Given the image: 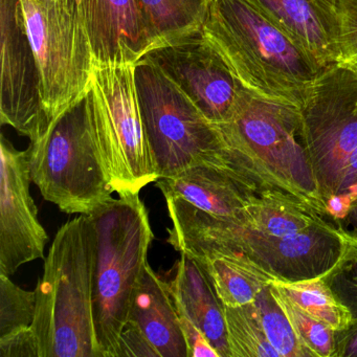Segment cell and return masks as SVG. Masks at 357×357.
<instances>
[{"mask_svg": "<svg viewBox=\"0 0 357 357\" xmlns=\"http://www.w3.org/2000/svg\"><path fill=\"white\" fill-rule=\"evenodd\" d=\"M0 119L31 142L50 128L20 0H0Z\"/></svg>", "mask_w": 357, "mask_h": 357, "instance_id": "cell-11", "label": "cell"}, {"mask_svg": "<svg viewBox=\"0 0 357 357\" xmlns=\"http://www.w3.org/2000/svg\"><path fill=\"white\" fill-rule=\"evenodd\" d=\"M188 347V357H220L206 334L187 317L178 313Z\"/></svg>", "mask_w": 357, "mask_h": 357, "instance_id": "cell-31", "label": "cell"}, {"mask_svg": "<svg viewBox=\"0 0 357 357\" xmlns=\"http://www.w3.org/2000/svg\"><path fill=\"white\" fill-rule=\"evenodd\" d=\"M338 64L357 75V0H336Z\"/></svg>", "mask_w": 357, "mask_h": 357, "instance_id": "cell-28", "label": "cell"}, {"mask_svg": "<svg viewBox=\"0 0 357 357\" xmlns=\"http://www.w3.org/2000/svg\"><path fill=\"white\" fill-rule=\"evenodd\" d=\"M273 285L305 312L323 321L335 332L344 331L353 324L348 309L336 298L323 277L300 281L278 280Z\"/></svg>", "mask_w": 357, "mask_h": 357, "instance_id": "cell-22", "label": "cell"}, {"mask_svg": "<svg viewBox=\"0 0 357 357\" xmlns=\"http://www.w3.org/2000/svg\"><path fill=\"white\" fill-rule=\"evenodd\" d=\"M0 357H39V347L32 327L0 337Z\"/></svg>", "mask_w": 357, "mask_h": 357, "instance_id": "cell-30", "label": "cell"}, {"mask_svg": "<svg viewBox=\"0 0 357 357\" xmlns=\"http://www.w3.org/2000/svg\"><path fill=\"white\" fill-rule=\"evenodd\" d=\"M87 107L110 185L139 194L158 179L144 124L133 64L95 63Z\"/></svg>", "mask_w": 357, "mask_h": 357, "instance_id": "cell-6", "label": "cell"}, {"mask_svg": "<svg viewBox=\"0 0 357 357\" xmlns=\"http://www.w3.org/2000/svg\"><path fill=\"white\" fill-rule=\"evenodd\" d=\"M336 298L357 321V237L342 229V250L332 268L323 275Z\"/></svg>", "mask_w": 357, "mask_h": 357, "instance_id": "cell-26", "label": "cell"}, {"mask_svg": "<svg viewBox=\"0 0 357 357\" xmlns=\"http://www.w3.org/2000/svg\"><path fill=\"white\" fill-rule=\"evenodd\" d=\"M20 3L51 126L89 93L95 58L80 16L56 0H20Z\"/></svg>", "mask_w": 357, "mask_h": 357, "instance_id": "cell-8", "label": "cell"}, {"mask_svg": "<svg viewBox=\"0 0 357 357\" xmlns=\"http://www.w3.org/2000/svg\"><path fill=\"white\" fill-rule=\"evenodd\" d=\"M340 227L357 237V202L353 204L346 218L340 222Z\"/></svg>", "mask_w": 357, "mask_h": 357, "instance_id": "cell-35", "label": "cell"}, {"mask_svg": "<svg viewBox=\"0 0 357 357\" xmlns=\"http://www.w3.org/2000/svg\"><path fill=\"white\" fill-rule=\"evenodd\" d=\"M353 204L354 200L348 193L335 194L326 202V212L333 220L340 225L350 212Z\"/></svg>", "mask_w": 357, "mask_h": 357, "instance_id": "cell-33", "label": "cell"}, {"mask_svg": "<svg viewBox=\"0 0 357 357\" xmlns=\"http://www.w3.org/2000/svg\"><path fill=\"white\" fill-rule=\"evenodd\" d=\"M28 152L32 183L61 212L91 215L114 198L86 96L31 142Z\"/></svg>", "mask_w": 357, "mask_h": 357, "instance_id": "cell-5", "label": "cell"}, {"mask_svg": "<svg viewBox=\"0 0 357 357\" xmlns=\"http://www.w3.org/2000/svg\"><path fill=\"white\" fill-rule=\"evenodd\" d=\"M223 150V149H222ZM165 198H179L213 216L241 222L245 206L258 190L225 160L222 151L172 176L155 181Z\"/></svg>", "mask_w": 357, "mask_h": 357, "instance_id": "cell-14", "label": "cell"}, {"mask_svg": "<svg viewBox=\"0 0 357 357\" xmlns=\"http://www.w3.org/2000/svg\"><path fill=\"white\" fill-rule=\"evenodd\" d=\"M36 290L22 289L9 275H0V337L32 327Z\"/></svg>", "mask_w": 357, "mask_h": 357, "instance_id": "cell-27", "label": "cell"}, {"mask_svg": "<svg viewBox=\"0 0 357 357\" xmlns=\"http://www.w3.org/2000/svg\"><path fill=\"white\" fill-rule=\"evenodd\" d=\"M338 193H348L354 202H357V149L347 164Z\"/></svg>", "mask_w": 357, "mask_h": 357, "instance_id": "cell-34", "label": "cell"}, {"mask_svg": "<svg viewBox=\"0 0 357 357\" xmlns=\"http://www.w3.org/2000/svg\"><path fill=\"white\" fill-rule=\"evenodd\" d=\"M0 151V275L11 277L22 265L45 258L49 236L30 193L28 149H16L3 135Z\"/></svg>", "mask_w": 357, "mask_h": 357, "instance_id": "cell-12", "label": "cell"}, {"mask_svg": "<svg viewBox=\"0 0 357 357\" xmlns=\"http://www.w3.org/2000/svg\"><path fill=\"white\" fill-rule=\"evenodd\" d=\"M335 223L331 217L294 196L267 192L245 206L239 225L255 235L280 238Z\"/></svg>", "mask_w": 357, "mask_h": 357, "instance_id": "cell-20", "label": "cell"}, {"mask_svg": "<svg viewBox=\"0 0 357 357\" xmlns=\"http://www.w3.org/2000/svg\"><path fill=\"white\" fill-rule=\"evenodd\" d=\"M143 58L155 64L214 125L231 118L248 91L202 28L160 43Z\"/></svg>", "mask_w": 357, "mask_h": 357, "instance_id": "cell-10", "label": "cell"}, {"mask_svg": "<svg viewBox=\"0 0 357 357\" xmlns=\"http://www.w3.org/2000/svg\"><path fill=\"white\" fill-rule=\"evenodd\" d=\"M231 357H280L267 340L254 304L225 306Z\"/></svg>", "mask_w": 357, "mask_h": 357, "instance_id": "cell-23", "label": "cell"}, {"mask_svg": "<svg viewBox=\"0 0 357 357\" xmlns=\"http://www.w3.org/2000/svg\"><path fill=\"white\" fill-rule=\"evenodd\" d=\"M271 292L289 321L301 344L311 357H334L335 331L305 312L273 284H271Z\"/></svg>", "mask_w": 357, "mask_h": 357, "instance_id": "cell-24", "label": "cell"}, {"mask_svg": "<svg viewBox=\"0 0 357 357\" xmlns=\"http://www.w3.org/2000/svg\"><path fill=\"white\" fill-rule=\"evenodd\" d=\"M250 93L301 108L321 68L248 0H210L202 26Z\"/></svg>", "mask_w": 357, "mask_h": 357, "instance_id": "cell-1", "label": "cell"}, {"mask_svg": "<svg viewBox=\"0 0 357 357\" xmlns=\"http://www.w3.org/2000/svg\"><path fill=\"white\" fill-rule=\"evenodd\" d=\"M334 357H357V321L348 329L335 332Z\"/></svg>", "mask_w": 357, "mask_h": 357, "instance_id": "cell-32", "label": "cell"}, {"mask_svg": "<svg viewBox=\"0 0 357 357\" xmlns=\"http://www.w3.org/2000/svg\"><path fill=\"white\" fill-rule=\"evenodd\" d=\"M135 82L158 178L222 151L216 125L155 64L142 58L135 64Z\"/></svg>", "mask_w": 357, "mask_h": 357, "instance_id": "cell-7", "label": "cell"}, {"mask_svg": "<svg viewBox=\"0 0 357 357\" xmlns=\"http://www.w3.org/2000/svg\"><path fill=\"white\" fill-rule=\"evenodd\" d=\"M227 239L279 280L300 281L323 277L342 250L340 225L315 227L287 237L255 235L235 222L225 225Z\"/></svg>", "mask_w": 357, "mask_h": 357, "instance_id": "cell-13", "label": "cell"}, {"mask_svg": "<svg viewBox=\"0 0 357 357\" xmlns=\"http://www.w3.org/2000/svg\"><path fill=\"white\" fill-rule=\"evenodd\" d=\"M208 1L137 0L158 45L202 28Z\"/></svg>", "mask_w": 357, "mask_h": 357, "instance_id": "cell-21", "label": "cell"}, {"mask_svg": "<svg viewBox=\"0 0 357 357\" xmlns=\"http://www.w3.org/2000/svg\"><path fill=\"white\" fill-rule=\"evenodd\" d=\"M321 68L338 64L336 0H248Z\"/></svg>", "mask_w": 357, "mask_h": 357, "instance_id": "cell-16", "label": "cell"}, {"mask_svg": "<svg viewBox=\"0 0 357 357\" xmlns=\"http://www.w3.org/2000/svg\"><path fill=\"white\" fill-rule=\"evenodd\" d=\"M97 236L89 215L56 234L36 287L32 329L39 357H102L93 321Z\"/></svg>", "mask_w": 357, "mask_h": 357, "instance_id": "cell-3", "label": "cell"}, {"mask_svg": "<svg viewBox=\"0 0 357 357\" xmlns=\"http://www.w3.org/2000/svg\"><path fill=\"white\" fill-rule=\"evenodd\" d=\"M216 127L227 162L261 193L288 194L328 215L305 147L300 108L245 91L231 118Z\"/></svg>", "mask_w": 357, "mask_h": 357, "instance_id": "cell-2", "label": "cell"}, {"mask_svg": "<svg viewBox=\"0 0 357 357\" xmlns=\"http://www.w3.org/2000/svg\"><path fill=\"white\" fill-rule=\"evenodd\" d=\"M252 304L267 340L279 353L280 357H311L301 344L289 321L271 294V285L257 296Z\"/></svg>", "mask_w": 357, "mask_h": 357, "instance_id": "cell-25", "label": "cell"}, {"mask_svg": "<svg viewBox=\"0 0 357 357\" xmlns=\"http://www.w3.org/2000/svg\"><path fill=\"white\" fill-rule=\"evenodd\" d=\"M97 236L93 321L102 357H116L119 338L148 264L153 241L139 194L112 198L89 215Z\"/></svg>", "mask_w": 357, "mask_h": 357, "instance_id": "cell-4", "label": "cell"}, {"mask_svg": "<svg viewBox=\"0 0 357 357\" xmlns=\"http://www.w3.org/2000/svg\"><path fill=\"white\" fill-rule=\"evenodd\" d=\"M96 63L135 64L158 45L137 0H80Z\"/></svg>", "mask_w": 357, "mask_h": 357, "instance_id": "cell-15", "label": "cell"}, {"mask_svg": "<svg viewBox=\"0 0 357 357\" xmlns=\"http://www.w3.org/2000/svg\"><path fill=\"white\" fill-rule=\"evenodd\" d=\"M188 256L202 267L225 307L252 304L265 287L279 280L242 250L217 248Z\"/></svg>", "mask_w": 357, "mask_h": 357, "instance_id": "cell-19", "label": "cell"}, {"mask_svg": "<svg viewBox=\"0 0 357 357\" xmlns=\"http://www.w3.org/2000/svg\"><path fill=\"white\" fill-rule=\"evenodd\" d=\"M300 110L305 147L326 206L357 149V75L340 64L326 68Z\"/></svg>", "mask_w": 357, "mask_h": 357, "instance_id": "cell-9", "label": "cell"}, {"mask_svg": "<svg viewBox=\"0 0 357 357\" xmlns=\"http://www.w3.org/2000/svg\"><path fill=\"white\" fill-rule=\"evenodd\" d=\"M167 281L177 312L187 317L206 334L220 357H231L225 306L204 271L191 257L181 254Z\"/></svg>", "mask_w": 357, "mask_h": 357, "instance_id": "cell-17", "label": "cell"}, {"mask_svg": "<svg viewBox=\"0 0 357 357\" xmlns=\"http://www.w3.org/2000/svg\"><path fill=\"white\" fill-rule=\"evenodd\" d=\"M160 357H188L181 319L167 281L148 263L129 313Z\"/></svg>", "mask_w": 357, "mask_h": 357, "instance_id": "cell-18", "label": "cell"}, {"mask_svg": "<svg viewBox=\"0 0 357 357\" xmlns=\"http://www.w3.org/2000/svg\"><path fill=\"white\" fill-rule=\"evenodd\" d=\"M160 357L155 347L135 324L127 321L119 338L116 357Z\"/></svg>", "mask_w": 357, "mask_h": 357, "instance_id": "cell-29", "label": "cell"}, {"mask_svg": "<svg viewBox=\"0 0 357 357\" xmlns=\"http://www.w3.org/2000/svg\"><path fill=\"white\" fill-rule=\"evenodd\" d=\"M56 1L59 3L60 5L63 6L64 8H66L68 11L80 16V14H79L80 0H56Z\"/></svg>", "mask_w": 357, "mask_h": 357, "instance_id": "cell-36", "label": "cell"}]
</instances>
